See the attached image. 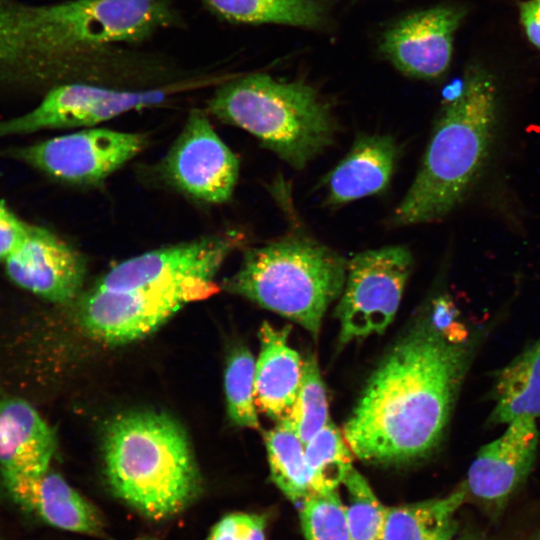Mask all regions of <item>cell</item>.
<instances>
[{
  "label": "cell",
  "instance_id": "6da1fadb",
  "mask_svg": "<svg viewBox=\"0 0 540 540\" xmlns=\"http://www.w3.org/2000/svg\"><path fill=\"white\" fill-rule=\"evenodd\" d=\"M510 312L508 304L453 331L426 309L371 375L344 436L365 462L399 464L436 451L474 363Z\"/></svg>",
  "mask_w": 540,
  "mask_h": 540
},
{
  "label": "cell",
  "instance_id": "7a4b0ae2",
  "mask_svg": "<svg viewBox=\"0 0 540 540\" xmlns=\"http://www.w3.org/2000/svg\"><path fill=\"white\" fill-rule=\"evenodd\" d=\"M499 104L493 76L479 66L469 67L456 95L441 106L419 170L394 210L392 224L442 220L472 195L498 145Z\"/></svg>",
  "mask_w": 540,
  "mask_h": 540
},
{
  "label": "cell",
  "instance_id": "3957f363",
  "mask_svg": "<svg viewBox=\"0 0 540 540\" xmlns=\"http://www.w3.org/2000/svg\"><path fill=\"white\" fill-rule=\"evenodd\" d=\"M103 450L111 489L148 518H168L200 492L186 434L164 413L137 411L116 417L107 427Z\"/></svg>",
  "mask_w": 540,
  "mask_h": 540
},
{
  "label": "cell",
  "instance_id": "277c9868",
  "mask_svg": "<svg viewBox=\"0 0 540 540\" xmlns=\"http://www.w3.org/2000/svg\"><path fill=\"white\" fill-rule=\"evenodd\" d=\"M207 107L219 121L249 132L297 170L324 152L337 131L329 103L314 87L266 73L222 82Z\"/></svg>",
  "mask_w": 540,
  "mask_h": 540
},
{
  "label": "cell",
  "instance_id": "5b68a950",
  "mask_svg": "<svg viewBox=\"0 0 540 540\" xmlns=\"http://www.w3.org/2000/svg\"><path fill=\"white\" fill-rule=\"evenodd\" d=\"M347 260L305 235L245 251L224 288L301 325L317 338L328 306L343 290Z\"/></svg>",
  "mask_w": 540,
  "mask_h": 540
},
{
  "label": "cell",
  "instance_id": "8992f818",
  "mask_svg": "<svg viewBox=\"0 0 540 540\" xmlns=\"http://www.w3.org/2000/svg\"><path fill=\"white\" fill-rule=\"evenodd\" d=\"M219 291L214 281L185 280L126 291L91 289L80 301L79 320L94 338L126 343L150 334L184 305Z\"/></svg>",
  "mask_w": 540,
  "mask_h": 540
},
{
  "label": "cell",
  "instance_id": "52a82bcc",
  "mask_svg": "<svg viewBox=\"0 0 540 540\" xmlns=\"http://www.w3.org/2000/svg\"><path fill=\"white\" fill-rule=\"evenodd\" d=\"M412 267V254L404 246L366 250L347 261L345 284L336 308L341 344L382 333L388 327Z\"/></svg>",
  "mask_w": 540,
  "mask_h": 540
},
{
  "label": "cell",
  "instance_id": "ba28073f",
  "mask_svg": "<svg viewBox=\"0 0 540 540\" xmlns=\"http://www.w3.org/2000/svg\"><path fill=\"white\" fill-rule=\"evenodd\" d=\"M182 82L145 89L71 81L50 89L29 112L0 123V138L47 129L90 128L133 110L157 106L187 88Z\"/></svg>",
  "mask_w": 540,
  "mask_h": 540
},
{
  "label": "cell",
  "instance_id": "9c48e42d",
  "mask_svg": "<svg viewBox=\"0 0 540 540\" xmlns=\"http://www.w3.org/2000/svg\"><path fill=\"white\" fill-rule=\"evenodd\" d=\"M147 145L145 135L90 127L18 148L14 154L63 182L96 185L135 158Z\"/></svg>",
  "mask_w": 540,
  "mask_h": 540
},
{
  "label": "cell",
  "instance_id": "30bf717a",
  "mask_svg": "<svg viewBox=\"0 0 540 540\" xmlns=\"http://www.w3.org/2000/svg\"><path fill=\"white\" fill-rule=\"evenodd\" d=\"M532 417H517L482 445L464 483L468 500L497 520L531 476L540 451V428Z\"/></svg>",
  "mask_w": 540,
  "mask_h": 540
},
{
  "label": "cell",
  "instance_id": "8fae6325",
  "mask_svg": "<svg viewBox=\"0 0 540 540\" xmlns=\"http://www.w3.org/2000/svg\"><path fill=\"white\" fill-rule=\"evenodd\" d=\"M239 170L238 157L199 110L190 112L161 164L162 175L171 186L211 204L231 199Z\"/></svg>",
  "mask_w": 540,
  "mask_h": 540
},
{
  "label": "cell",
  "instance_id": "7c38bea8",
  "mask_svg": "<svg viewBox=\"0 0 540 540\" xmlns=\"http://www.w3.org/2000/svg\"><path fill=\"white\" fill-rule=\"evenodd\" d=\"M243 240L242 233L233 231L154 249L118 263L94 288L126 291L185 280L213 281L224 261Z\"/></svg>",
  "mask_w": 540,
  "mask_h": 540
},
{
  "label": "cell",
  "instance_id": "4fadbf2b",
  "mask_svg": "<svg viewBox=\"0 0 540 540\" xmlns=\"http://www.w3.org/2000/svg\"><path fill=\"white\" fill-rule=\"evenodd\" d=\"M465 15L458 6L438 5L407 13L382 32L380 54L402 74L436 80L448 70L454 35Z\"/></svg>",
  "mask_w": 540,
  "mask_h": 540
},
{
  "label": "cell",
  "instance_id": "5bb4252c",
  "mask_svg": "<svg viewBox=\"0 0 540 540\" xmlns=\"http://www.w3.org/2000/svg\"><path fill=\"white\" fill-rule=\"evenodd\" d=\"M4 263L13 283L54 303L78 296L86 275L85 259L74 247L35 225H30L25 241Z\"/></svg>",
  "mask_w": 540,
  "mask_h": 540
},
{
  "label": "cell",
  "instance_id": "9a60e30c",
  "mask_svg": "<svg viewBox=\"0 0 540 540\" xmlns=\"http://www.w3.org/2000/svg\"><path fill=\"white\" fill-rule=\"evenodd\" d=\"M1 478L12 501L44 523L86 535L104 534L99 511L59 474L49 470L35 477Z\"/></svg>",
  "mask_w": 540,
  "mask_h": 540
},
{
  "label": "cell",
  "instance_id": "2e32d148",
  "mask_svg": "<svg viewBox=\"0 0 540 540\" xmlns=\"http://www.w3.org/2000/svg\"><path fill=\"white\" fill-rule=\"evenodd\" d=\"M56 448L50 426L27 401L0 397L1 476L35 477L49 471Z\"/></svg>",
  "mask_w": 540,
  "mask_h": 540
},
{
  "label": "cell",
  "instance_id": "e0dca14e",
  "mask_svg": "<svg viewBox=\"0 0 540 540\" xmlns=\"http://www.w3.org/2000/svg\"><path fill=\"white\" fill-rule=\"evenodd\" d=\"M398 147L393 137L364 134L325 179L326 202L339 206L384 191L393 176Z\"/></svg>",
  "mask_w": 540,
  "mask_h": 540
},
{
  "label": "cell",
  "instance_id": "ac0fdd59",
  "mask_svg": "<svg viewBox=\"0 0 540 540\" xmlns=\"http://www.w3.org/2000/svg\"><path fill=\"white\" fill-rule=\"evenodd\" d=\"M290 326L264 322L259 330L260 353L255 361L254 387L257 408L276 421L286 417L295 400L303 360L288 344Z\"/></svg>",
  "mask_w": 540,
  "mask_h": 540
},
{
  "label": "cell",
  "instance_id": "d6986e66",
  "mask_svg": "<svg viewBox=\"0 0 540 540\" xmlns=\"http://www.w3.org/2000/svg\"><path fill=\"white\" fill-rule=\"evenodd\" d=\"M484 426H504L517 417L540 420V335L510 361L493 371Z\"/></svg>",
  "mask_w": 540,
  "mask_h": 540
},
{
  "label": "cell",
  "instance_id": "ffe728a7",
  "mask_svg": "<svg viewBox=\"0 0 540 540\" xmlns=\"http://www.w3.org/2000/svg\"><path fill=\"white\" fill-rule=\"evenodd\" d=\"M467 501L462 481L443 497L388 507L382 540H454L457 512Z\"/></svg>",
  "mask_w": 540,
  "mask_h": 540
},
{
  "label": "cell",
  "instance_id": "44dd1931",
  "mask_svg": "<svg viewBox=\"0 0 540 540\" xmlns=\"http://www.w3.org/2000/svg\"><path fill=\"white\" fill-rule=\"evenodd\" d=\"M220 19L240 24H275L322 29L329 22L321 0H201Z\"/></svg>",
  "mask_w": 540,
  "mask_h": 540
},
{
  "label": "cell",
  "instance_id": "7402d4cb",
  "mask_svg": "<svg viewBox=\"0 0 540 540\" xmlns=\"http://www.w3.org/2000/svg\"><path fill=\"white\" fill-rule=\"evenodd\" d=\"M264 442L271 479L291 502L301 505L311 493L305 445L286 417L264 433Z\"/></svg>",
  "mask_w": 540,
  "mask_h": 540
},
{
  "label": "cell",
  "instance_id": "603a6c76",
  "mask_svg": "<svg viewBox=\"0 0 540 540\" xmlns=\"http://www.w3.org/2000/svg\"><path fill=\"white\" fill-rule=\"evenodd\" d=\"M354 453L344 433L331 420L305 444L311 492L329 493L343 484L353 468Z\"/></svg>",
  "mask_w": 540,
  "mask_h": 540
},
{
  "label": "cell",
  "instance_id": "cb8c5ba5",
  "mask_svg": "<svg viewBox=\"0 0 540 540\" xmlns=\"http://www.w3.org/2000/svg\"><path fill=\"white\" fill-rule=\"evenodd\" d=\"M255 361L246 347L234 349L227 360L224 388L231 421L239 427L258 430L260 423L255 402Z\"/></svg>",
  "mask_w": 540,
  "mask_h": 540
},
{
  "label": "cell",
  "instance_id": "d4e9b609",
  "mask_svg": "<svg viewBox=\"0 0 540 540\" xmlns=\"http://www.w3.org/2000/svg\"><path fill=\"white\" fill-rule=\"evenodd\" d=\"M286 418L304 445L330 420L325 387L313 356L303 360L301 382Z\"/></svg>",
  "mask_w": 540,
  "mask_h": 540
},
{
  "label": "cell",
  "instance_id": "484cf974",
  "mask_svg": "<svg viewBox=\"0 0 540 540\" xmlns=\"http://www.w3.org/2000/svg\"><path fill=\"white\" fill-rule=\"evenodd\" d=\"M348 494L345 515L352 540H382L388 507L381 504L367 480L354 468L343 481Z\"/></svg>",
  "mask_w": 540,
  "mask_h": 540
},
{
  "label": "cell",
  "instance_id": "4316f807",
  "mask_svg": "<svg viewBox=\"0 0 540 540\" xmlns=\"http://www.w3.org/2000/svg\"><path fill=\"white\" fill-rule=\"evenodd\" d=\"M300 519L306 540H352L337 490L311 492L300 505Z\"/></svg>",
  "mask_w": 540,
  "mask_h": 540
},
{
  "label": "cell",
  "instance_id": "83f0119b",
  "mask_svg": "<svg viewBox=\"0 0 540 540\" xmlns=\"http://www.w3.org/2000/svg\"><path fill=\"white\" fill-rule=\"evenodd\" d=\"M26 54V35L19 6L0 0V76L21 68Z\"/></svg>",
  "mask_w": 540,
  "mask_h": 540
},
{
  "label": "cell",
  "instance_id": "f1b7e54d",
  "mask_svg": "<svg viewBox=\"0 0 540 540\" xmlns=\"http://www.w3.org/2000/svg\"><path fill=\"white\" fill-rule=\"evenodd\" d=\"M206 540H265V518L248 513L227 514L214 525Z\"/></svg>",
  "mask_w": 540,
  "mask_h": 540
},
{
  "label": "cell",
  "instance_id": "f546056e",
  "mask_svg": "<svg viewBox=\"0 0 540 540\" xmlns=\"http://www.w3.org/2000/svg\"><path fill=\"white\" fill-rule=\"evenodd\" d=\"M30 225L0 200V262H5L22 245Z\"/></svg>",
  "mask_w": 540,
  "mask_h": 540
},
{
  "label": "cell",
  "instance_id": "4dcf8cb0",
  "mask_svg": "<svg viewBox=\"0 0 540 540\" xmlns=\"http://www.w3.org/2000/svg\"><path fill=\"white\" fill-rule=\"evenodd\" d=\"M520 20L530 42L540 49V0L522 2Z\"/></svg>",
  "mask_w": 540,
  "mask_h": 540
},
{
  "label": "cell",
  "instance_id": "1f68e13d",
  "mask_svg": "<svg viewBox=\"0 0 540 540\" xmlns=\"http://www.w3.org/2000/svg\"><path fill=\"white\" fill-rule=\"evenodd\" d=\"M454 540H493L486 533L479 530H467L459 536H456Z\"/></svg>",
  "mask_w": 540,
  "mask_h": 540
},
{
  "label": "cell",
  "instance_id": "d6a6232c",
  "mask_svg": "<svg viewBox=\"0 0 540 540\" xmlns=\"http://www.w3.org/2000/svg\"><path fill=\"white\" fill-rule=\"evenodd\" d=\"M529 540H540V527L533 533Z\"/></svg>",
  "mask_w": 540,
  "mask_h": 540
},
{
  "label": "cell",
  "instance_id": "836d02e7",
  "mask_svg": "<svg viewBox=\"0 0 540 540\" xmlns=\"http://www.w3.org/2000/svg\"><path fill=\"white\" fill-rule=\"evenodd\" d=\"M137 540H152V539H150V538H139Z\"/></svg>",
  "mask_w": 540,
  "mask_h": 540
}]
</instances>
